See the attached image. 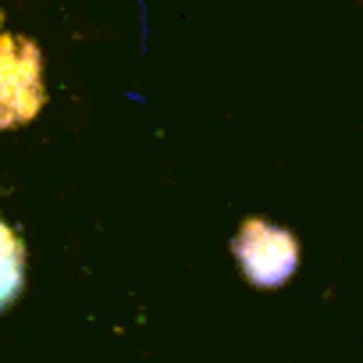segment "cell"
I'll list each match as a JSON object with an SVG mask.
<instances>
[{
    "mask_svg": "<svg viewBox=\"0 0 363 363\" xmlns=\"http://www.w3.org/2000/svg\"><path fill=\"white\" fill-rule=\"evenodd\" d=\"M232 253H235L246 281L257 289H278L299 267L296 235L281 225H271L267 218H246L232 239Z\"/></svg>",
    "mask_w": 363,
    "mask_h": 363,
    "instance_id": "2",
    "label": "cell"
},
{
    "mask_svg": "<svg viewBox=\"0 0 363 363\" xmlns=\"http://www.w3.org/2000/svg\"><path fill=\"white\" fill-rule=\"evenodd\" d=\"M26 289V246L0 218V310H8Z\"/></svg>",
    "mask_w": 363,
    "mask_h": 363,
    "instance_id": "3",
    "label": "cell"
},
{
    "mask_svg": "<svg viewBox=\"0 0 363 363\" xmlns=\"http://www.w3.org/2000/svg\"><path fill=\"white\" fill-rule=\"evenodd\" d=\"M4 26V15H0ZM47 107L43 57L29 36L0 29V132L29 125Z\"/></svg>",
    "mask_w": 363,
    "mask_h": 363,
    "instance_id": "1",
    "label": "cell"
}]
</instances>
